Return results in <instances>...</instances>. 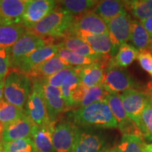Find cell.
<instances>
[{
    "label": "cell",
    "mask_w": 152,
    "mask_h": 152,
    "mask_svg": "<svg viewBox=\"0 0 152 152\" xmlns=\"http://www.w3.org/2000/svg\"><path fill=\"white\" fill-rule=\"evenodd\" d=\"M23 111L30 121L36 126L41 127L51 122L47 114L42 87L39 80L34 82Z\"/></svg>",
    "instance_id": "obj_4"
},
{
    "label": "cell",
    "mask_w": 152,
    "mask_h": 152,
    "mask_svg": "<svg viewBox=\"0 0 152 152\" xmlns=\"http://www.w3.org/2000/svg\"><path fill=\"white\" fill-rule=\"evenodd\" d=\"M109 94V93L106 90L103 85L92 88H87L85 87L83 96L78 104L79 108L85 107L98 102L105 101L106 96Z\"/></svg>",
    "instance_id": "obj_31"
},
{
    "label": "cell",
    "mask_w": 152,
    "mask_h": 152,
    "mask_svg": "<svg viewBox=\"0 0 152 152\" xmlns=\"http://www.w3.org/2000/svg\"><path fill=\"white\" fill-rule=\"evenodd\" d=\"M140 23L152 39V16L147 19H144V20H140Z\"/></svg>",
    "instance_id": "obj_39"
},
{
    "label": "cell",
    "mask_w": 152,
    "mask_h": 152,
    "mask_svg": "<svg viewBox=\"0 0 152 152\" xmlns=\"http://www.w3.org/2000/svg\"><path fill=\"white\" fill-rule=\"evenodd\" d=\"M55 123L56 121H51L43 126H35L32 140L36 152H54L52 135L56 127Z\"/></svg>",
    "instance_id": "obj_19"
},
{
    "label": "cell",
    "mask_w": 152,
    "mask_h": 152,
    "mask_svg": "<svg viewBox=\"0 0 152 152\" xmlns=\"http://www.w3.org/2000/svg\"><path fill=\"white\" fill-rule=\"evenodd\" d=\"M80 67H75L73 71L68 75L63 82L60 90L61 91L62 96L65 102L66 106L71 108V96L74 90L80 84L79 77V71Z\"/></svg>",
    "instance_id": "obj_30"
},
{
    "label": "cell",
    "mask_w": 152,
    "mask_h": 152,
    "mask_svg": "<svg viewBox=\"0 0 152 152\" xmlns=\"http://www.w3.org/2000/svg\"><path fill=\"white\" fill-rule=\"evenodd\" d=\"M75 18L56 9L33 27L28 28L27 32L44 39L64 37L68 35Z\"/></svg>",
    "instance_id": "obj_2"
},
{
    "label": "cell",
    "mask_w": 152,
    "mask_h": 152,
    "mask_svg": "<svg viewBox=\"0 0 152 152\" xmlns=\"http://www.w3.org/2000/svg\"><path fill=\"white\" fill-rule=\"evenodd\" d=\"M103 86L109 94H116L133 89L134 82L125 68L108 65L104 73Z\"/></svg>",
    "instance_id": "obj_8"
},
{
    "label": "cell",
    "mask_w": 152,
    "mask_h": 152,
    "mask_svg": "<svg viewBox=\"0 0 152 152\" xmlns=\"http://www.w3.org/2000/svg\"><path fill=\"white\" fill-rule=\"evenodd\" d=\"M30 77L21 71L10 72L4 79L3 94L5 100L19 109L24 110L25 105L31 92Z\"/></svg>",
    "instance_id": "obj_3"
},
{
    "label": "cell",
    "mask_w": 152,
    "mask_h": 152,
    "mask_svg": "<svg viewBox=\"0 0 152 152\" xmlns=\"http://www.w3.org/2000/svg\"><path fill=\"white\" fill-rule=\"evenodd\" d=\"M151 51H152V45H151Z\"/></svg>",
    "instance_id": "obj_46"
},
{
    "label": "cell",
    "mask_w": 152,
    "mask_h": 152,
    "mask_svg": "<svg viewBox=\"0 0 152 152\" xmlns=\"http://www.w3.org/2000/svg\"><path fill=\"white\" fill-rule=\"evenodd\" d=\"M125 9L124 1L115 0H105L99 1L92 9L93 12L100 16L106 23L115 17L122 14Z\"/></svg>",
    "instance_id": "obj_25"
},
{
    "label": "cell",
    "mask_w": 152,
    "mask_h": 152,
    "mask_svg": "<svg viewBox=\"0 0 152 152\" xmlns=\"http://www.w3.org/2000/svg\"><path fill=\"white\" fill-rule=\"evenodd\" d=\"M106 102L114 118L116 120L118 128L121 132L123 134L134 135L144 140L142 131L135 123L128 118L125 113L119 94H109L106 98Z\"/></svg>",
    "instance_id": "obj_7"
},
{
    "label": "cell",
    "mask_w": 152,
    "mask_h": 152,
    "mask_svg": "<svg viewBox=\"0 0 152 152\" xmlns=\"http://www.w3.org/2000/svg\"><path fill=\"white\" fill-rule=\"evenodd\" d=\"M70 68H73V66L61 57L55 56L51 59L44 62L41 65L37 66L28 76H35V77H42L43 79H45L62 70Z\"/></svg>",
    "instance_id": "obj_23"
},
{
    "label": "cell",
    "mask_w": 152,
    "mask_h": 152,
    "mask_svg": "<svg viewBox=\"0 0 152 152\" xmlns=\"http://www.w3.org/2000/svg\"><path fill=\"white\" fill-rule=\"evenodd\" d=\"M70 35L76 36L84 41L102 58H111L112 45L109 34L92 35V34L75 32Z\"/></svg>",
    "instance_id": "obj_18"
},
{
    "label": "cell",
    "mask_w": 152,
    "mask_h": 152,
    "mask_svg": "<svg viewBox=\"0 0 152 152\" xmlns=\"http://www.w3.org/2000/svg\"><path fill=\"white\" fill-rule=\"evenodd\" d=\"M35 126L27 115L24 114L14 122L4 126L1 134L2 142H10L21 139L32 138Z\"/></svg>",
    "instance_id": "obj_16"
},
{
    "label": "cell",
    "mask_w": 152,
    "mask_h": 152,
    "mask_svg": "<svg viewBox=\"0 0 152 152\" xmlns=\"http://www.w3.org/2000/svg\"><path fill=\"white\" fill-rule=\"evenodd\" d=\"M143 140L134 135L123 134L115 147L116 152H142Z\"/></svg>",
    "instance_id": "obj_34"
},
{
    "label": "cell",
    "mask_w": 152,
    "mask_h": 152,
    "mask_svg": "<svg viewBox=\"0 0 152 152\" xmlns=\"http://www.w3.org/2000/svg\"><path fill=\"white\" fill-rule=\"evenodd\" d=\"M148 94V99L142 112L139 128L142 131L144 138L152 142V95Z\"/></svg>",
    "instance_id": "obj_32"
},
{
    "label": "cell",
    "mask_w": 152,
    "mask_h": 152,
    "mask_svg": "<svg viewBox=\"0 0 152 152\" xmlns=\"http://www.w3.org/2000/svg\"><path fill=\"white\" fill-rule=\"evenodd\" d=\"M52 42H54L53 38L44 39L27 32L10 49L11 65L16 68L19 63L34 51L47 45H52Z\"/></svg>",
    "instance_id": "obj_5"
},
{
    "label": "cell",
    "mask_w": 152,
    "mask_h": 152,
    "mask_svg": "<svg viewBox=\"0 0 152 152\" xmlns=\"http://www.w3.org/2000/svg\"><path fill=\"white\" fill-rule=\"evenodd\" d=\"M74 68L75 67L66 68V69L62 70V71L55 73L54 75L50 76V77L43 79L42 80L45 82V83H46L47 85H50V86L57 87V88H60V87H61L63 82L64 81L66 77L73 71Z\"/></svg>",
    "instance_id": "obj_36"
},
{
    "label": "cell",
    "mask_w": 152,
    "mask_h": 152,
    "mask_svg": "<svg viewBox=\"0 0 152 152\" xmlns=\"http://www.w3.org/2000/svg\"><path fill=\"white\" fill-rule=\"evenodd\" d=\"M3 149V144H2V142H1V140H0V152H1V150Z\"/></svg>",
    "instance_id": "obj_44"
},
{
    "label": "cell",
    "mask_w": 152,
    "mask_h": 152,
    "mask_svg": "<svg viewBox=\"0 0 152 152\" xmlns=\"http://www.w3.org/2000/svg\"><path fill=\"white\" fill-rule=\"evenodd\" d=\"M63 48H65L74 54L89 58H96L100 60H109L110 58H104L96 54L91 47L76 36L68 35L64 37L63 40L58 44Z\"/></svg>",
    "instance_id": "obj_21"
},
{
    "label": "cell",
    "mask_w": 152,
    "mask_h": 152,
    "mask_svg": "<svg viewBox=\"0 0 152 152\" xmlns=\"http://www.w3.org/2000/svg\"><path fill=\"white\" fill-rule=\"evenodd\" d=\"M10 49H0V81L4 80L9 73L11 66Z\"/></svg>",
    "instance_id": "obj_37"
},
{
    "label": "cell",
    "mask_w": 152,
    "mask_h": 152,
    "mask_svg": "<svg viewBox=\"0 0 152 152\" xmlns=\"http://www.w3.org/2000/svg\"><path fill=\"white\" fill-rule=\"evenodd\" d=\"M40 82L48 116L51 121H56V117L67 109L60 88L50 86L43 80Z\"/></svg>",
    "instance_id": "obj_17"
},
{
    "label": "cell",
    "mask_w": 152,
    "mask_h": 152,
    "mask_svg": "<svg viewBox=\"0 0 152 152\" xmlns=\"http://www.w3.org/2000/svg\"><path fill=\"white\" fill-rule=\"evenodd\" d=\"M125 113L139 128L142 112L148 99L147 93L130 89L119 94Z\"/></svg>",
    "instance_id": "obj_9"
},
{
    "label": "cell",
    "mask_w": 152,
    "mask_h": 152,
    "mask_svg": "<svg viewBox=\"0 0 152 152\" xmlns=\"http://www.w3.org/2000/svg\"><path fill=\"white\" fill-rule=\"evenodd\" d=\"M75 32L92 35H103L108 34V28L103 19L92 11H90L82 16L75 17L68 35Z\"/></svg>",
    "instance_id": "obj_12"
},
{
    "label": "cell",
    "mask_w": 152,
    "mask_h": 152,
    "mask_svg": "<svg viewBox=\"0 0 152 152\" xmlns=\"http://www.w3.org/2000/svg\"><path fill=\"white\" fill-rule=\"evenodd\" d=\"M140 66L152 77V54L149 49L140 51L137 56Z\"/></svg>",
    "instance_id": "obj_38"
},
{
    "label": "cell",
    "mask_w": 152,
    "mask_h": 152,
    "mask_svg": "<svg viewBox=\"0 0 152 152\" xmlns=\"http://www.w3.org/2000/svg\"><path fill=\"white\" fill-rule=\"evenodd\" d=\"M131 20L130 16L125 10L106 23L108 34L112 45L111 58L116 54L121 45L128 42Z\"/></svg>",
    "instance_id": "obj_6"
},
{
    "label": "cell",
    "mask_w": 152,
    "mask_h": 152,
    "mask_svg": "<svg viewBox=\"0 0 152 152\" xmlns=\"http://www.w3.org/2000/svg\"><path fill=\"white\" fill-rule=\"evenodd\" d=\"M125 9L137 19L142 20L152 16V0L124 1Z\"/></svg>",
    "instance_id": "obj_29"
},
{
    "label": "cell",
    "mask_w": 152,
    "mask_h": 152,
    "mask_svg": "<svg viewBox=\"0 0 152 152\" xmlns=\"http://www.w3.org/2000/svg\"><path fill=\"white\" fill-rule=\"evenodd\" d=\"M102 152H116V149L115 148H106Z\"/></svg>",
    "instance_id": "obj_42"
},
{
    "label": "cell",
    "mask_w": 152,
    "mask_h": 152,
    "mask_svg": "<svg viewBox=\"0 0 152 152\" xmlns=\"http://www.w3.org/2000/svg\"><path fill=\"white\" fill-rule=\"evenodd\" d=\"M106 148L105 138L99 133L79 129L72 152H102Z\"/></svg>",
    "instance_id": "obj_14"
},
{
    "label": "cell",
    "mask_w": 152,
    "mask_h": 152,
    "mask_svg": "<svg viewBox=\"0 0 152 152\" xmlns=\"http://www.w3.org/2000/svg\"><path fill=\"white\" fill-rule=\"evenodd\" d=\"M3 130H4V125L3 123L0 121V136H1V134H2Z\"/></svg>",
    "instance_id": "obj_43"
},
{
    "label": "cell",
    "mask_w": 152,
    "mask_h": 152,
    "mask_svg": "<svg viewBox=\"0 0 152 152\" xmlns=\"http://www.w3.org/2000/svg\"><path fill=\"white\" fill-rule=\"evenodd\" d=\"M139 50L132 45L125 43L119 47L116 54L111 58L108 65L125 68L137 58Z\"/></svg>",
    "instance_id": "obj_27"
},
{
    "label": "cell",
    "mask_w": 152,
    "mask_h": 152,
    "mask_svg": "<svg viewBox=\"0 0 152 152\" xmlns=\"http://www.w3.org/2000/svg\"><path fill=\"white\" fill-rule=\"evenodd\" d=\"M4 84V80H1V81H0V100H1V99H2Z\"/></svg>",
    "instance_id": "obj_41"
},
{
    "label": "cell",
    "mask_w": 152,
    "mask_h": 152,
    "mask_svg": "<svg viewBox=\"0 0 152 152\" xmlns=\"http://www.w3.org/2000/svg\"><path fill=\"white\" fill-rule=\"evenodd\" d=\"M134 47L140 51L149 49L151 47L152 39L140 21L132 20L130 23L129 40Z\"/></svg>",
    "instance_id": "obj_24"
},
{
    "label": "cell",
    "mask_w": 152,
    "mask_h": 152,
    "mask_svg": "<svg viewBox=\"0 0 152 152\" xmlns=\"http://www.w3.org/2000/svg\"><path fill=\"white\" fill-rule=\"evenodd\" d=\"M98 1L94 0H65L56 1V9L72 16L77 17L92 11Z\"/></svg>",
    "instance_id": "obj_22"
},
{
    "label": "cell",
    "mask_w": 152,
    "mask_h": 152,
    "mask_svg": "<svg viewBox=\"0 0 152 152\" xmlns=\"http://www.w3.org/2000/svg\"><path fill=\"white\" fill-rule=\"evenodd\" d=\"M29 0H0V26L21 24Z\"/></svg>",
    "instance_id": "obj_15"
},
{
    "label": "cell",
    "mask_w": 152,
    "mask_h": 152,
    "mask_svg": "<svg viewBox=\"0 0 152 152\" xmlns=\"http://www.w3.org/2000/svg\"><path fill=\"white\" fill-rule=\"evenodd\" d=\"M56 56L62 58L63 59L65 60L66 62H68L73 67H83V66H89L91 65V64H97V63H101L102 66H104L108 64V62L111 59L110 58L109 60H100L96 59V58L80 56V55L74 54V53L70 52L68 49L61 47H59V49H58V52L57 53Z\"/></svg>",
    "instance_id": "obj_28"
},
{
    "label": "cell",
    "mask_w": 152,
    "mask_h": 152,
    "mask_svg": "<svg viewBox=\"0 0 152 152\" xmlns=\"http://www.w3.org/2000/svg\"><path fill=\"white\" fill-rule=\"evenodd\" d=\"M56 7V1L52 0H29L22 17L21 24L30 28L52 13Z\"/></svg>",
    "instance_id": "obj_10"
},
{
    "label": "cell",
    "mask_w": 152,
    "mask_h": 152,
    "mask_svg": "<svg viewBox=\"0 0 152 152\" xmlns=\"http://www.w3.org/2000/svg\"><path fill=\"white\" fill-rule=\"evenodd\" d=\"M7 152H36L32 138L21 139L10 142H3Z\"/></svg>",
    "instance_id": "obj_35"
},
{
    "label": "cell",
    "mask_w": 152,
    "mask_h": 152,
    "mask_svg": "<svg viewBox=\"0 0 152 152\" xmlns=\"http://www.w3.org/2000/svg\"><path fill=\"white\" fill-rule=\"evenodd\" d=\"M27 33V28L22 25L0 26V49H10Z\"/></svg>",
    "instance_id": "obj_26"
},
{
    "label": "cell",
    "mask_w": 152,
    "mask_h": 152,
    "mask_svg": "<svg viewBox=\"0 0 152 152\" xmlns=\"http://www.w3.org/2000/svg\"><path fill=\"white\" fill-rule=\"evenodd\" d=\"M1 152H7V151H6V150L4 149V148L3 147V149H2V150H1Z\"/></svg>",
    "instance_id": "obj_45"
},
{
    "label": "cell",
    "mask_w": 152,
    "mask_h": 152,
    "mask_svg": "<svg viewBox=\"0 0 152 152\" xmlns=\"http://www.w3.org/2000/svg\"><path fill=\"white\" fill-rule=\"evenodd\" d=\"M71 116L77 125L96 128H118L116 120L106 100L78 108L73 111Z\"/></svg>",
    "instance_id": "obj_1"
},
{
    "label": "cell",
    "mask_w": 152,
    "mask_h": 152,
    "mask_svg": "<svg viewBox=\"0 0 152 152\" xmlns=\"http://www.w3.org/2000/svg\"><path fill=\"white\" fill-rule=\"evenodd\" d=\"M58 49V45H47L36 49L19 63L16 68L28 76L37 66L56 56Z\"/></svg>",
    "instance_id": "obj_13"
},
{
    "label": "cell",
    "mask_w": 152,
    "mask_h": 152,
    "mask_svg": "<svg viewBox=\"0 0 152 152\" xmlns=\"http://www.w3.org/2000/svg\"><path fill=\"white\" fill-rule=\"evenodd\" d=\"M142 152H152V142L151 144L144 143L142 145Z\"/></svg>",
    "instance_id": "obj_40"
},
{
    "label": "cell",
    "mask_w": 152,
    "mask_h": 152,
    "mask_svg": "<svg viewBox=\"0 0 152 152\" xmlns=\"http://www.w3.org/2000/svg\"><path fill=\"white\" fill-rule=\"evenodd\" d=\"M25 114L24 111L7 102L4 99L0 100V121L4 126L14 122Z\"/></svg>",
    "instance_id": "obj_33"
},
{
    "label": "cell",
    "mask_w": 152,
    "mask_h": 152,
    "mask_svg": "<svg viewBox=\"0 0 152 152\" xmlns=\"http://www.w3.org/2000/svg\"><path fill=\"white\" fill-rule=\"evenodd\" d=\"M105 71L101 63L80 67L79 77L80 84L87 88L103 85Z\"/></svg>",
    "instance_id": "obj_20"
},
{
    "label": "cell",
    "mask_w": 152,
    "mask_h": 152,
    "mask_svg": "<svg viewBox=\"0 0 152 152\" xmlns=\"http://www.w3.org/2000/svg\"><path fill=\"white\" fill-rule=\"evenodd\" d=\"M78 127L71 121L61 122L55 127L52 135L54 152H72Z\"/></svg>",
    "instance_id": "obj_11"
}]
</instances>
